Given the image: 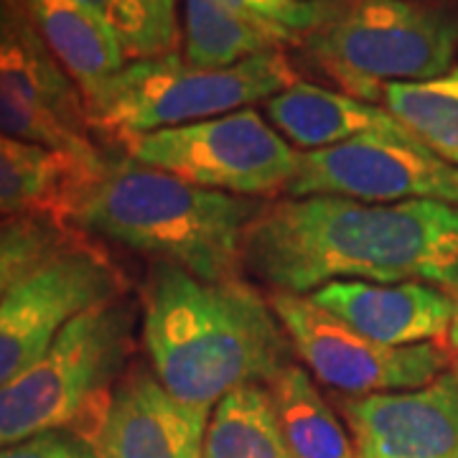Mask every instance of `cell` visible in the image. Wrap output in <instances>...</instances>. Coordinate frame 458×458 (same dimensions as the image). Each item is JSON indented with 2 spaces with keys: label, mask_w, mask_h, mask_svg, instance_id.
Here are the masks:
<instances>
[{
  "label": "cell",
  "mask_w": 458,
  "mask_h": 458,
  "mask_svg": "<svg viewBox=\"0 0 458 458\" xmlns=\"http://www.w3.org/2000/svg\"><path fill=\"white\" fill-rule=\"evenodd\" d=\"M242 270L276 293L309 295L334 280L458 285V207L278 199L250 222Z\"/></svg>",
  "instance_id": "6da1fadb"
},
{
  "label": "cell",
  "mask_w": 458,
  "mask_h": 458,
  "mask_svg": "<svg viewBox=\"0 0 458 458\" xmlns=\"http://www.w3.org/2000/svg\"><path fill=\"white\" fill-rule=\"evenodd\" d=\"M143 344L165 390L207 412L240 387H267L293 364L285 328L255 288L201 280L168 262H153L143 285Z\"/></svg>",
  "instance_id": "7a4b0ae2"
},
{
  "label": "cell",
  "mask_w": 458,
  "mask_h": 458,
  "mask_svg": "<svg viewBox=\"0 0 458 458\" xmlns=\"http://www.w3.org/2000/svg\"><path fill=\"white\" fill-rule=\"evenodd\" d=\"M260 207L255 199L201 189L128 156L105 158L95 176L74 186L64 222L216 283L240 276L245 232Z\"/></svg>",
  "instance_id": "3957f363"
},
{
  "label": "cell",
  "mask_w": 458,
  "mask_h": 458,
  "mask_svg": "<svg viewBox=\"0 0 458 458\" xmlns=\"http://www.w3.org/2000/svg\"><path fill=\"white\" fill-rule=\"evenodd\" d=\"M298 82L283 51L225 69L189 64L176 54L135 59L84 98L89 131L117 143L181 128L267 102Z\"/></svg>",
  "instance_id": "277c9868"
},
{
  "label": "cell",
  "mask_w": 458,
  "mask_h": 458,
  "mask_svg": "<svg viewBox=\"0 0 458 458\" xmlns=\"http://www.w3.org/2000/svg\"><path fill=\"white\" fill-rule=\"evenodd\" d=\"M303 44L346 95L377 102L387 84L451 72L458 16L415 0H328L321 26Z\"/></svg>",
  "instance_id": "5b68a950"
},
{
  "label": "cell",
  "mask_w": 458,
  "mask_h": 458,
  "mask_svg": "<svg viewBox=\"0 0 458 458\" xmlns=\"http://www.w3.org/2000/svg\"><path fill=\"white\" fill-rule=\"evenodd\" d=\"M135 306L125 295L80 313L47 357L0 385V448L49 430H82L125 375Z\"/></svg>",
  "instance_id": "8992f818"
},
{
  "label": "cell",
  "mask_w": 458,
  "mask_h": 458,
  "mask_svg": "<svg viewBox=\"0 0 458 458\" xmlns=\"http://www.w3.org/2000/svg\"><path fill=\"white\" fill-rule=\"evenodd\" d=\"M125 150L135 161L194 186L245 199L285 191L301 156L252 107L138 135L125 143Z\"/></svg>",
  "instance_id": "52a82bcc"
},
{
  "label": "cell",
  "mask_w": 458,
  "mask_h": 458,
  "mask_svg": "<svg viewBox=\"0 0 458 458\" xmlns=\"http://www.w3.org/2000/svg\"><path fill=\"white\" fill-rule=\"evenodd\" d=\"M0 132L56 150L87 174L105 165L92 140L82 89L16 0H0Z\"/></svg>",
  "instance_id": "ba28073f"
},
{
  "label": "cell",
  "mask_w": 458,
  "mask_h": 458,
  "mask_svg": "<svg viewBox=\"0 0 458 458\" xmlns=\"http://www.w3.org/2000/svg\"><path fill=\"white\" fill-rule=\"evenodd\" d=\"M270 309L285 328L293 354L336 393L385 394L426 387L451 367L441 344L385 346L346 327L309 295L273 293Z\"/></svg>",
  "instance_id": "9c48e42d"
},
{
  "label": "cell",
  "mask_w": 458,
  "mask_h": 458,
  "mask_svg": "<svg viewBox=\"0 0 458 458\" xmlns=\"http://www.w3.org/2000/svg\"><path fill=\"white\" fill-rule=\"evenodd\" d=\"M120 295L123 273L82 237L33 267L0 301V385L47 357L80 313Z\"/></svg>",
  "instance_id": "30bf717a"
},
{
  "label": "cell",
  "mask_w": 458,
  "mask_h": 458,
  "mask_svg": "<svg viewBox=\"0 0 458 458\" xmlns=\"http://www.w3.org/2000/svg\"><path fill=\"white\" fill-rule=\"evenodd\" d=\"M285 194L344 197L369 204L443 201L458 207V168L412 132H375L321 150H301Z\"/></svg>",
  "instance_id": "8fae6325"
},
{
  "label": "cell",
  "mask_w": 458,
  "mask_h": 458,
  "mask_svg": "<svg viewBox=\"0 0 458 458\" xmlns=\"http://www.w3.org/2000/svg\"><path fill=\"white\" fill-rule=\"evenodd\" d=\"M209 415L176 400L146 367H132L110 387L82 433L98 458H204Z\"/></svg>",
  "instance_id": "7c38bea8"
},
{
  "label": "cell",
  "mask_w": 458,
  "mask_h": 458,
  "mask_svg": "<svg viewBox=\"0 0 458 458\" xmlns=\"http://www.w3.org/2000/svg\"><path fill=\"white\" fill-rule=\"evenodd\" d=\"M369 458H458V382L451 372L408 393L339 403Z\"/></svg>",
  "instance_id": "4fadbf2b"
},
{
  "label": "cell",
  "mask_w": 458,
  "mask_h": 458,
  "mask_svg": "<svg viewBox=\"0 0 458 458\" xmlns=\"http://www.w3.org/2000/svg\"><path fill=\"white\" fill-rule=\"evenodd\" d=\"M309 298L361 336L385 346L443 342L454 318L451 293L428 283L334 280Z\"/></svg>",
  "instance_id": "5bb4252c"
},
{
  "label": "cell",
  "mask_w": 458,
  "mask_h": 458,
  "mask_svg": "<svg viewBox=\"0 0 458 458\" xmlns=\"http://www.w3.org/2000/svg\"><path fill=\"white\" fill-rule=\"evenodd\" d=\"M265 113L270 125L301 150L342 146L375 132H410L385 107L309 82H295L267 99Z\"/></svg>",
  "instance_id": "9a60e30c"
},
{
  "label": "cell",
  "mask_w": 458,
  "mask_h": 458,
  "mask_svg": "<svg viewBox=\"0 0 458 458\" xmlns=\"http://www.w3.org/2000/svg\"><path fill=\"white\" fill-rule=\"evenodd\" d=\"M72 82L92 95L128 64L113 26L82 0H16Z\"/></svg>",
  "instance_id": "2e32d148"
},
{
  "label": "cell",
  "mask_w": 458,
  "mask_h": 458,
  "mask_svg": "<svg viewBox=\"0 0 458 458\" xmlns=\"http://www.w3.org/2000/svg\"><path fill=\"white\" fill-rule=\"evenodd\" d=\"M87 176L95 174L62 153L0 132V219L51 214L64 222L69 197Z\"/></svg>",
  "instance_id": "e0dca14e"
},
{
  "label": "cell",
  "mask_w": 458,
  "mask_h": 458,
  "mask_svg": "<svg viewBox=\"0 0 458 458\" xmlns=\"http://www.w3.org/2000/svg\"><path fill=\"white\" fill-rule=\"evenodd\" d=\"M267 393L291 458H357L342 420L306 369L288 364L267 385Z\"/></svg>",
  "instance_id": "ac0fdd59"
},
{
  "label": "cell",
  "mask_w": 458,
  "mask_h": 458,
  "mask_svg": "<svg viewBox=\"0 0 458 458\" xmlns=\"http://www.w3.org/2000/svg\"><path fill=\"white\" fill-rule=\"evenodd\" d=\"M183 59L204 69L234 66L283 47L270 29L234 11L225 0H183Z\"/></svg>",
  "instance_id": "d6986e66"
},
{
  "label": "cell",
  "mask_w": 458,
  "mask_h": 458,
  "mask_svg": "<svg viewBox=\"0 0 458 458\" xmlns=\"http://www.w3.org/2000/svg\"><path fill=\"white\" fill-rule=\"evenodd\" d=\"M204 458H291L265 385H247L214 405Z\"/></svg>",
  "instance_id": "ffe728a7"
},
{
  "label": "cell",
  "mask_w": 458,
  "mask_h": 458,
  "mask_svg": "<svg viewBox=\"0 0 458 458\" xmlns=\"http://www.w3.org/2000/svg\"><path fill=\"white\" fill-rule=\"evenodd\" d=\"M382 102L423 146L458 168V66L428 82L387 84Z\"/></svg>",
  "instance_id": "44dd1931"
},
{
  "label": "cell",
  "mask_w": 458,
  "mask_h": 458,
  "mask_svg": "<svg viewBox=\"0 0 458 458\" xmlns=\"http://www.w3.org/2000/svg\"><path fill=\"white\" fill-rule=\"evenodd\" d=\"M80 234L59 216L26 214L0 219V301L18 280L51 255L64 250Z\"/></svg>",
  "instance_id": "7402d4cb"
},
{
  "label": "cell",
  "mask_w": 458,
  "mask_h": 458,
  "mask_svg": "<svg viewBox=\"0 0 458 458\" xmlns=\"http://www.w3.org/2000/svg\"><path fill=\"white\" fill-rule=\"evenodd\" d=\"M234 11L270 29L283 44H303L327 16L328 0H225Z\"/></svg>",
  "instance_id": "603a6c76"
},
{
  "label": "cell",
  "mask_w": 458,
  "mask_h": 458,
  "mask_svg": "<svg viewBox=\"0 0 458 458\" xmlns=\"http://www.w3.org/2000/svg\"><path fill=\"white\" fill-rule=\"evenodd\" d=\"M82 3L95 8L99 16L113 26L128 59L135 62V59L168 56L156 31L150 29L148 18L140 13V8L132 0H82Z\"/></svg>",
  "instance_id": "cb8c5ba5"
},
{
  "label": "cell",
  "mask_w": 458,
  "mask_h": 458,
  "mask_svg": "<svg viewBox=\"0 0 458 458\" xmlns=\"http://www.w3.org/2000/svg\"><path fill=\"white\" fill-rule=\"evenodd\" d=\"M0 458H98V451L82 430L62 428L23 443L3 445Z\"/></svg>",
  "instance_id": "d4e9b609"
},
{
  "label": "cell",
  "mask_w": 458,
  "mask_h": 458,
  "mask_svg": "<svg viewBox=\"0 0 458 458\" xmlns=\"http://www.w3.org/2000/svg\"><path fill=\"white\" fill-rule=\"evenodd\" d=\"M140 13L148 18L150 29L156 31L165 54H174L179 44V26H176V0H132Z\"/></svg>",
  "instance_id": "484cf974"
},
{
  "label": "cell",
  "mask_w": 458,
  "mask_h": 458,
  "mask_svg": "<svg viewBox=\"0 0 458 458\" xmlns=\"http://www.w3.org/2000/svg\"><path fill=\"white\" fill-rule=\"evenodd\" d=\"M448 293L454 298V318H451V328H448V336H445V352H448V361H451L448 369L458 382V285L448 288Z\"/></svg>",
  "instance_id": "4316f807"
},
{
  "label": "cell",
  "mask_w": 458,
  "mask_h": 458,
  "mask_svg": "<svg viewBox=\"0 0 458 458\" xmlns=\"http://www.w3.org/2000/svg\"><path fill=\"white\" fill-rule=\"evenodd\" d=\"M357 458H369V456H367V454H361L360 448H357Z\"/></svg>",
  "instance_id": "83f0119b"
}]
</instances>
